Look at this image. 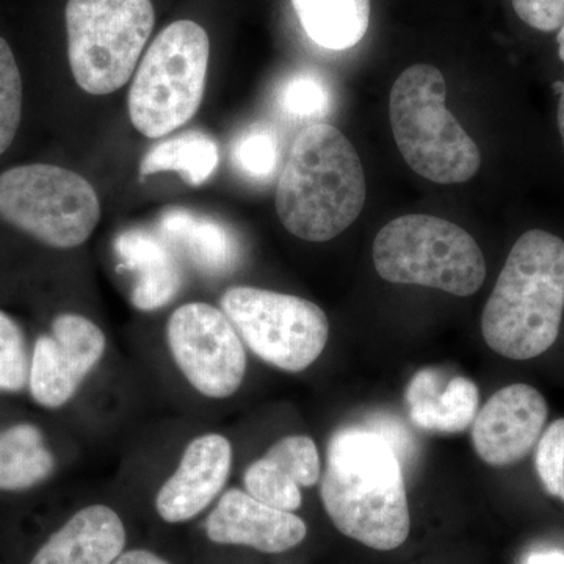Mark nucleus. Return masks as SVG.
<instances>
[{"label":"nucleus","instance_id":"4","mask_svg":"<svg viewBox=\"0 0 564 564\" xmlns=\"http://www.w3.org/2000/svg\"><path fill=\"white\" fill-rule=\"evenodd\" d=\"M445 99L443 73L419 63L393 82L389 118L400 154L414 173L436 184H463L480 170L481 154Z\"/></svg>","mask_w":564,"mask_h":564},{"label":"nucleus","instance_id":"8","mask_svg":"<svg viewBox=\"0 0 564 564\" xmlns=\"http://www.w3.org/2000/svg\"><path fill=\"white\" fill-rule=\"evenodd\" d=\"M0 220L47 247L69 250L95 231L101 203L79 173L32 163L0 174Z\"/></svg>","mask_w":564,"mask_h":564},{"label":"nucleus","instance_id":"17","mask_svg":"<svg viewBox=\"0 0 564 564\" xmlns=\"http://www.w3.org/2000/svg\"><path fill=\"white\" fill-rule=\"evenodd\" d=\"M124 545L120 516L104 505H91L52 534L31 564H111Z\"/></svg>","mask_w":564,"mask_h":564},{"label":"nucleus","instance_id":"28","mask_svg":"<svg viewBox=\"0 0 564 564\" xmlns=\"http://www.w3.org/2000/svg\"><path fill=\"white\" fill-rule=\"evenodd\" d=\"M516 14L540 32H555L564 25V0H513Z\"/></svg>","mask_w":564,"mask_h":564},{"label":"nucleus","instance_id":"24","mask_svg":"<svg viewBox=\"0 0 564 564\" xmlns=\"http://www.w3.org/2000/svg\"><path fill=\"white\" fill-rule=\"evenodd\" d=\"M22 118V79L13 51L0 36V155L20 129Z\"/></svg>","mask_w":564,"mask_h":564},{"label":"nucleus","instance_id":"13","mask_svg":"<svg viewBox=\"0 0 564 564\" xmlns=\"http://www.w3.org/2000/svg\"><path fill=\"white\" fill-rule=\"evenodd\" d=\"M231 466L232 447L225 436L204 434L193 440L158 494L159 516L170 524L191 521L225 488Z\"/></svg>","mask_w":564,"mask_h":564},{"label":"nucleus","instance_id":"19","mask_svg":"<svg viewBox=\"0 0 564 564\" xmlns=\"http://www.w3.org/2000/svg\"><path fill=\"white\" fill-rule=\"evenodd\" d=\"M161 231L166 239L184 248L204 272H228L239 259L236 237L225 225L206 215L174 207L163 212Z\"/></svg>","mask_w":564,"mask_h":564},{"label":"nucleus","instance_id":"3","mask_svg":"<svg viewBox=\"0 0 564 564\" xmlns=\"http://www.w3.org/2000/svg\"><path fill=\"white\" fill-rule=\"evenodd\" d=\"M563 313L564 242L532 229L511 248L486 303V344L514 361L536 358L555 344Z\"/></svg>","mask_w":564,"mask_h":564},{"label":"nucleus","instance_id":"23","mask_svg":"<svg viewBox=\"0 0 564 564\" xmlns=\"http://www.w3.org/2000/svg\"><path fill=\"white\" fill-rule=\"evenodd\" d=\"M332 104L328 87L321 77L300 73L289 77L278 93L282 113L296 121H315L326 117Z\"/></svg>","mask_w":564,"mask_h":564},{"label":"nucleus","instance_id":"10","mask_svg":"<svg viewBox=\"0 0 564 564\" xmlns=\"http://www.w3.org/2000/svg\"><path fill=\"white\" fill-rule=\"evenodd\" d=\"M166 333L174 361L196 391L210 399L239 391L247 352L223 311L207 303L184 304L170 317Z\"/></svg>","mask_w":564,"mask_h":564},{"label":"nucleus","instance_id":"6","mask_svg":"<svg viewBox=\"0 0 564 564\" xmlns=\"http://www.w3.org/2000/svg\"><path fill=\"white\" fill-rule=\"evenodd\" d=\"M209 57V35L196 22L176 21L159 33L129 90V117L141 135L161 139L195 117L206 88Z\"/></svg>","mask_w":564,"mask_h":564},{"label":"nucleus","instance_id":"16","mask_svg":"<svg viewBox=\"0 0 564 564\" xmlns=\"http://www.w3.org/2000/svg\"><path fill=\"white\" fill-rule=\"evenodd\" d=\"M404 399L415 425L429 432L459 433L477 417L480 395L469 378L429 367L411 378Z\"/></svg>","mask_w":564,"mask_h":564},{"label":"nucleus","instance_id":"1","mask_svg":"<svg viewBox=\"0 0 564 564\" xmlns=\"http://www.w3.org/2000/svg\"><path fill=\"white\" fill-rule=\"evenodd\" d=\"M322 500L345 536L377 551H393L411 530L402 464L383 434L344 429L332 437Z\"/></svg>","mask_w":564,"mask_h":564},{"label":"nucleus","instance_id":"30","mask_svg":"<svg viewBox=\"0 0 564 564\" xmlns=\"http://www.w3.org/2000/svg\"><path fill=\"white\" fill-rule=\"evenodd\" d=\"M527 564H564V554L560 552H538L527 560Z\"/></svg>","mask_w":564,"mask_h":564},{"label":"nucleus","instance_id":"15","mask_svg":"<svg viewBox=\"0 0 564 564\" xmlns=\"http://www.w3.org/2000/svg\"><path fill=\"white\" fill-rule=\"evenodd\" d=\"M321 470V455L311 437H282L248 467L245 488L259 502L293 513L302 507V488L317 484Z\"/></svg>","mask_w":564,"mask_h":564},{"label":"nucleus","instance_id":"14","mask_svg":"<svg viewBox=\"0 0 564 564\" xmlns=\"http://www.w3.org/2000/svg\"><path fill=\"white\" fill-rule=\"evenodd\" d=\"M210 541L250 545L265 554H281L302 544L307 534L303 519L256 500L248 492H225L206 522Z\"/></svg>","mask_w":564,"mask_h":564},{"label":"nucleus","instance_id":"2","mask_svg":"<svg viewBox=\"0 0 564 564\" xmlns=\"http://www.w3.org/2000/svg\"><path fill=\"white\" fill-rule=\"evenodd\" d=\"M364 204L366 176L350 140L325 122L303 129L278 181L282 226L306 242H328L358 220Z\"/></svg>","mask_w":564,"mask_h":564},{"label":"nucleus","instance_id":"27","mask_svg":"<svg viewBox=\"0 0 564 564\" xmlns=\"http://www.w3.org/2000/svg\"><path fill=\"white\" fill-rule=\"evenodd\" d=\"M534 462L545 491L564 502V419L552 423L540 437Z\"/></svg>","mask_w":564,"mask_h":564},{"label":"nucleus","instance_id":"18","mask_svg":"<svg viewBox=\"0 0 564 564\" xmlns=\"http://www.w3.org/2000/svg\"><path fill=\"white\" fill-rule=\"evenodd\" d=\"M115 251L121 265L135 274L132 303L140 311L166 306L180 293L181 269L162 237L143 229H128L115 240Z\"/></svg>","mask_w":564,"mask_h":564},{"label":"nucleus","instance_id":"21","mask_svg":"<svg viewBox=\"0 0 564 564\" xmlns=\"http://www.w3.org/2000/svg\"><path fill=\"white\" fill-rule=\"evenodd\" d=\"M54 456L35 425L21 423L0 432V489L21 491L41 484L54 470Z\"/></svg>","mask_w":564,"mask_h":564},{"label":"nucleus","instance_id":"32","mask_svg":"<svg viewBox=\"0 0 564 564\" xmlns=\"http://www.w3.org/2000/svg\"><path fill=\"white\" fill-rule=\"evenodd\" d=\"M556 43H558V55L564 62V25L560 29L558 36H556Z\"/></svg>","mask_w":564,"mask_h":564},{"label":"nucleus","instance_id":"9","mask_svg":"<svg viewBox=\"0 0 564 564\" xmlns=\"http://www.w3.org/2000/svg\"><path fill=\"white\" fill-rule=\"evenodd\" d=\"M221 310L254 355L285 372H303L328 343V317L300 296L239 285L225 292Z\"/></svg>","mask_w":564,"mask_h":564},{"label":"nucleus","instance_id":"26","mask_svg":"<svg viewBox=\"0 0 564 564\" xmlns=\"http://www.w3.org/2000/svg\"><path fill=\"white\" fill-rule=\"evenodd\" d=\"M280 147L276 135L265 128L251 129L240 137L234 148V161L240 172L254 177L267 180L272 176L278 166Z\"/></svg>","mask_w":564,"mask_h":564},{"label":"nucleus","instance_id":"20","mask_svg":"<svg viewBox=\"0 0 564 564\" xmlns=\"http://www.w3.org/2000/svg\"><path fill=\"white\" fill-rule=\"evenodd\" d=\"M306 35L328 51L355 47L369 31L372 0H291Z\"/></svg>","mask_w":564,"mask_h":564},{"label":"nucleus","instance_id":"29","mask_svg":"<svg viewBox=\"0 0 564 564\" xmlns=\"http://www.w3.org/2000/svg\"><path fill=\"white\" fill-rule=\"evenodd\" d=\"M113 564H170L150 551H131L120 555Z\"/></svg>","mask_w":564,"mask_h":564},{"label":"nucleus","instance_id":"5","mask_svg":"<svg viewBox=\"0 0 564 564\" xmlns=\"http://www.w3.org/2000/svg\"><path fill=\"white\" fill-rule=\"evenodd\" d=\"M378 274L393 284L474 295L484 285V252L469 232L433 215L411 214L381 228L373 242Z\"/></svg>","mask_w":564,"mask_h":564},{"label":"nucleus","instance_id":"25","mask_svg":"<svg viewBox=\"0 0 564 564\" xmlns=\"http://www.w3.org/2000/svg\"><path fill=\"white\" fill-rule=\"evenodd\" d=\"M29 375L24 334L9 314L0 311V392L22 391Z\"/></svg>","mask_w":564,"mask_h":564},{"label":"nucleus","instance_id":"7","mask_svg":"<svg viewBox=\"0 0 564 564\" xmlns=\"http://www.w3.org/2000/svg\"><path fill=\"white\" fill-rule=\"evenodd\" d=\"M65 21L74 79L82 90L106 96L131 80L155 13L151 0H68Z\"/></svg>","mask_w":564,"mask_h":564},{"label":"nucleus","instance_id":"12","mask_svg":"<svg viewBox=\"0 0 564 564\" xmlns=\"http://www.w3.org/2000/svg\"><path fill=\"white\" fill-rule=\"evenodd\" d=\"M547 403L529 384H511L494 393L474 421L475 452L489 466H511L524 459L540 441Z\"/></svg>","mask_w":564,"mask_h":564},{"label":"nucleus","instance_id":"22","mask_svg":"<svg viewBox=\"0 0 564 564\" xmlns=\"http://www.w3.org/2000/svg\"><path fill=\"white\" fill-rule=\"evenodd\" d=\"M218 165V148L206 133L192 131L162 141L147 152L140 163V176L174 172L192 187L209 180Z\"/></svg>","mask_w":564,"mask_h":564},{"label":"nucleus","instance_id":"11","mask_svg":"<svg viewBox=\"0 0 564 564\" xmlns=\"http://www.w3.org/2000/svg\"><path fill=\"white\" fill-rule=\"evenodd\" d=\"M104 351L106 336L90 318L77 314L55 317L51 336H41L33 348L29 386L35 402L44 408L68 403Z\"/></svg>","mask_w":564,"mask_h":564},{"label":"nucleus","instance_id":"31","mask_svg":"<svg viewBox=\"0 0 564 564\" xmlns=\"http://www.w3.org/2000/svg\"><path fill=\"white\" fill-rule=\"evenodd\" d=\"M558 129L560 135H562L563 147H564V82L562 84V96H560L558 102Z\"/></svg>","mask_w":564,"mask_h":564}]
</instances>
